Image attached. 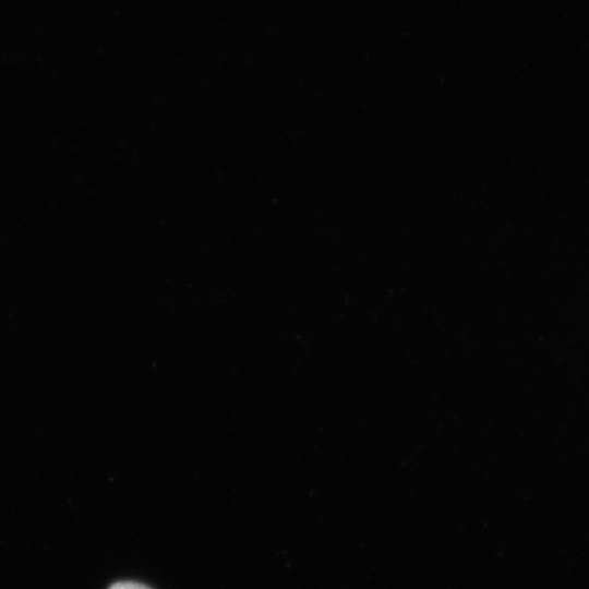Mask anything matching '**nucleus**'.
Returning <instances> with one entry per match:
<instances>
[{
    "label": "nucleus",
    "instance_id": "f257e3e1",
    "mask_svg": "<svg viewBox=\"0 0 589 589\" xmlns=\"http://www.w3.org/2000/svg\"><path fill=\"white\" fill-rule=\"evenodd\" d=\"M108 589H151V588L135 581H119L111 585Z\"/></svg>",
    "mask_w": 589,
    "mask_h": 589
}]
</instances>
